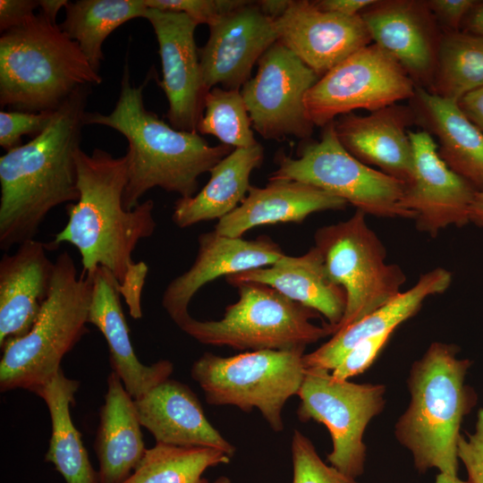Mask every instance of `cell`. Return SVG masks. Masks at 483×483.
<instances>
[{
	"label": "cell",
	"mask_w": 483,
	"mask_h": 483,
	"mask_svg": "<svg viewBox=\"0 0 483 483\" xmlns=\"http://www.w3.org/2000/svg\"><path fill=\"white\" fill-rule=\"evenodd\" d=\"M75 162L80 198L66 205L68 221L47 243V249L70 243L80 252L82 272L93 275L98 267L106 268L117 281L130 315L139 319L148 267L143 261L134 262L132 253L140 240L155 232L154 202L145 200L132 210L123 207L126 155L114 157L101 148L89 155L80 148Z\"/></svg>",
	"instance_id": "1"
},
{
	"label": "cell",
	"mask_w": 483,
	"mask_h": 483,
	"mask_svg": "<svg viewBox=\"0 0 483 483\" xmlns=\"http://www.w3.org/2000/svg\"><path fill=\"white\" fill-rule=\"evenodd\" d=\"M90 89L78 88L41 133L0 157L2 250L35 239L53 208L79 199L75 154Z\"/></svg>",
	"instance_id": "2"
},
{
	"label": "cell",
	"mask_w": 483,
	"mask_h": 483,
	"mask_svg": "<svg viewBox=\"0 0 483 483\" xmlns=\"http://www.w3.org/2000/svg\"><path fill=\"white\" fill-rule=\"evenodd\" d=\"M145 85L146 81L139 87L131 83L126 62L113 111L84 114V125L112 128L128 140V182L123 197L126 210L135 208L142 196L155 187L181 198L193 197L199 177L234 149L225 144L210 146L199 133L176 130L165 123L145 107Z\"/></svg>",
	"instance_id": "3"
},
{
	"label": "cell",
	"mask_w": 483,
	"mask_h": 483,
	"mask_svg": "<svg viewBox=\"0 0 483 483\" xmlns=\"http://www.w3.org/2000/svg\"><path fill=\"white\" fill-rule=\"evenodd\" d=\"M459 347L432 343L411 367L408 387L411 402L395 424V436L413 456L419 472L436 468L457 476L460 428L478 396L465 383L471 361L459 359Z\"/></svg>",
	"instance_id": "4"
},
{
	"label": "cell",
	"mask_w": 483,
	"mask_h": 483,
	"mask_svg": "<svg viewBox=\"0 0 483 483\" xmlns=\"http://www.w3.org/2000/svg\"><path fill=\"white\" fill-rule=\"evenodd\" d=\"M101 82L78 43L41 13L2 33V107L55 111L78 88Z\"/></svg>",
	"instance_id": "5"
},
{
	"label": "cell",
	"mask_w": 483,
	"mask_h": 483,
	"mask_svg": "<svg viewBox=\"0 0 483 483\" xmlns=\"http://www.w3.org/2000/svg\"><path fill=\"white\" fill-rule=\"evenodd\" d=\"M93 275H79L67 251L55 260L49 292L29 332L5 342L1 349L0 391L31 393L52 379L61 361L86 335Z\"/></svg>",
	"instance_id": "6"
},
{
	"label": "cell",
	"mask_w": 483,
	"mask_h": 483,
	"mask_svg": "<svg viewBox=\"0 0 483 483\" xmlns=\"http://www.w3.org/2000/svg\"><path fill=\"white\" fill-rule=\"evenodd\" d=\"M239 299L225 308L219 320L190 317L179 327L198 342L241 351L292 350L333 335L327 323L314 325L320 315L275 289L258 283L234 284Z\"/></svg>",
	"instance_id": "7"
},
{
	"label": "cell",
	"mask_w": 483,
	"mask_h": 483,
	"mask_svg": "<svg viewBox=\"0 0 483 483\" xmlns=\"http://www.w3.org/2000/svg\"><path fill=\"white\" fill-rule=\"evenodd\" d=\"M305 348L261 350L222 357L205 352L191 376L213 405H233L250 412L258 409L270 428L284 429L282 411L298 394L305 375Z\"/></svg>",
	"instance_id": "8"
},
{
	"label": "cell",
	"mask_w": 483,
	"mask_h": 483,
	"mask_svg": "<svg viewBox=\"0 0 483 483\" xmlns=\"http://www.w3.org/2000/svg\"><path fill=\"white\" fill-rule=\"evenodd\" d=\"M359 209L347 220L317 230L315 246L329 279L346 294L344 315L335 333L380 308L402 292L406 275L386 262V250Z\"/></svg>",
	"instance_id": "9"
},
{
	"label": "cell",
	"mask_w": 483,
	"mask_h": 483,
	"mask_svg": "<svg viewBox=\"0 0 483 483\" xmlns=\"http://www.w3.org/2000/svg\"><path fill=\"white\" fill-rule=\"evenodd\" d=\"M275 162L278 167L269 179L310 184L366 215L412 219L402 206L407 184L350 154L338 140L333 122L324 127L319 141L301 148L299 157L278 153Z\"/></svg>",
	"instance_id": "10"
},
{
	"label": "cell",
	"mask_w": 483,
	"mask_h": 483,
	"mask_svg": "<svg viewBox=\"0 0 483 483\" xmlns=\"http://www.w3.org/2000/svg\"><path fill=\"white\" fill-rule=\"evenodd\" d=\"M385 392L384 385L355 384L335 379L329 370L305 369L297 394L301 398L297 417L301 422L315 420L327 428L333 442L327 462L351 478L364 471L363 434L384 409Z\"/></svg>",
	"instance_id": "11"
},
{
	"label": "cell",
	"mask_w": 483,
	"mask_h": 483,
	"mask_svg": "<svg viewBox=\"0 0 483 483\" xmlns=\"http://www.w3.org/2000/svg\"><path fill=\"white\" fill-rule=\"evenodd\" d=\"M416 88L401 64L371 43L321 76L304 105L311 123L325 127L357 109L373 112L412 98Z\"/></svg>",
	"instance_id": "12"
},
{
	"label": "cell",
	"mask_w": 483,
	"mask_h": 483,
	"mask_svg": "<svg viewBox=\"0 0 483 483\" xmlns=\"http://www.w3.org/2000/svg\"><path fill=\"white\" fill-rule=\"evenodd\" d=\"M258 64L241 89L252 128L266 140L310 137L304 98L319 76L278 40Z\"/></svg>",
	"instance_id": "13"
},
{
	"label": "cell",
	"mask_w": 483,
	"mask_h": 483,
	"mask_svg": "<svg viewBox=\"0 0 483 483\" xmlns=\"http://www.w3.org/2000/svg\"><path fill=\"white\" fill-rule=\"evenodd\" d=\"M143 18L158 42L162 80L168 101L166 117L176 130L197 132L204 109V87L194 32L198 24L182 13L147 8Z\"/></svg>",
	"instance_id": "14"
},
{
	"label": "cell",
	"mask_w": 483,
	"mask_h": 483,
	"mask_svg": "<svg viewBox=\"0 0 483 483\" xmlns=\"http://www.w3.org/2000/svg\"><path fill=\"white\" fill-rule=\"evenodd\" d=\"M372 43L430 90L443 30L423 0H376L360 13Z\"/></svg>",
	"instance_id": "15"
},
{
	"label": "cell",
	"mask_w": 483,
	"mask_h": 483,
	"mask_svg": "<svg viewBox=\"0 0 483 483\" xmlns=\"http://www.w3.org/2000/svg\"><path fill=\"white\" fill-rule=\"evenodd\" d=\"M410 138L413 173L402 206L411 214L417 229L436 237L448 226L468 225L477 191L446 165L428 131H410Z\"/></svg>",
	"instance_id": "16"
},
{
	"label": "cell",
	"mask_w": 483,
	"mask_h": 483,
	"mask_svg": "<svg viewBox=\"0 0 483 483\" xmlns=\"http://www.w3.org/2000/svg\"><path fill=\"white\" fill-rule=\"evenodd\" d=\"M278 40L275 20L266 16L256 1H246L209 26L207 43L199 49L205 89L216 85L240 89L250 79L254 64Z\"/></svg>",
	"instance_id": "17"
},
{
	"label": "cell",
	"mask_w": 483,
	"mask_h": 483,
	"mask_svg": "<svg viewBox=\"0 0 483 483\" xmlns=\"http://www.w3.org/2000/svg\"><path fill=\"white\" fill-rule=\"evenodd\" d=\"M198 244L191 267L174 277L162 295L163 308L178 326L191 317L188 306L202 286L220 276L271 266L284 254L276 242L264 235L245 240L213 230L201 233Z\"/></svg>",
	"instance_id": "18"
},
{
	"label": "cell",
	"mask_w": 483,
	"mask_h": 483,
	"mask_svg": "<svg viewBox=\"0 0 483 483\" xmlns=\"http://www.w3.org/2000/svg\"><path fill=\"white\" fill-rule=\"evenodd\" d=\"M278 41L319 78L357 50L372 43L360 16L318 9L313 1L292 0L275 20Z\"/></svg>",
	"instance_id": "19"
},
{
	"label": "cell",
	"mask_w": 483,
	"mask_h": 483,
	"mask_svg": "<svg viewBox=\"0 0 483 483\" xmlns=\"http://www.w3.org/2000/svg\"><path fill=\"white\" fill-rule=\"evenodd\" d=\"M416 120L412 107L394 104L367 115L346 114L333 123L338 140L350 154L409 185L413 149L408 127Z\"/></svg>",
	"instance_id": "20"
},
{
	"label": "cell",
	"mask_w": 483,
	"mask_h": 483,
	"mask_svg": "<svg viewBox=\"0 0 483 483\" xmlns=\"http://www.w3.org/2000/svg\"><path fill=\"white\" fill-rule=\"evenodd\" d=\"M137 416L157 443L183 447H209L229 456L235 447L207 419L194 392L167 378L134 399Z\"/></svg>",
	"instance_id": "21"
},
{
	"label": "cell",
	"mask_w": 483,
	"mask_h": 483,
	"mask_svg": "<svg viewBox=\"0 0 483 483\" xmlns=\"http://www.w3.org/2000/svg\"><path fill=\"white\" fill-rule=\"evenodd\" d=\"M47 243L35 239L18 245L0 260V347L26 335L50 290L55 261Z\"/></svg>",
	"instance_id": "22"
},
{
	"label": "cell",
	"mask_w": 483,
	"mask_h": 483,
	"mask_svg": "<svg viewBox=\"0 0 483 483\" xmlns=\"http://www.w3.org/2000/svg\"><path fill=\"white\" fill-rule=\"evenodd\" d=\"M121 294L114 276L98 267L94 274L88 322L95 326L106 340L112 371L122 380L133 399L169 378L174 365L161 360L149 366L137 358L121 304Z\"/></svg>",
	"instance_id": "23"
},
{
	"label": "cell",
	"mask_w": 483,
	"mask_h": 483,
	"mask_svg": "<svg viewBox=\"0 0 483 483\" xmlns=\"http://www.w3.org/2000/svg\"><path fill=\"white\" fill-rule=\"evenodd\" d=\"M347 202L308 183L269 179L263 188L250 186L248 195L231 213L221 218L215 231L242 237L248 230L276 223H301L324 210L343 209Z\"/></svg>",
	"instance_id": "24"
},
{
	"label": "cell",
	"mask_w": 483,
	"mask_h": 483,
	"mask_svg": "<svg viewBox=\"0 0 483 483\" xmlns=\"http://www.w3.org/2000/svg\"><path fill=\"white\" fill-rule=\"evenodd\" d=\"M229 284L251 282L268 285L287 298L322 314L335 327L346 309L343 289L328 277L321 253L316 246L298 257L284 254L271 266L225 277Z\"/></svg>",
	"instance_id": "25"
},
{
	"label": "cell",
	"mask_w": 483,
	"mask_h": 483,
	"mask_svg": "<svg viewBox=\"0 0 483 483\" xmlns=\"http://www.w3.org/2000/svg\"><path fill=\"white\" fill-rule=\"evenodd\" d=\"M452 280V273L444 267H436L422 274L410 289L401 292L360 320L338 330L314 352L304 354L305 369H335L358 343L386 332H394L419 310L427 298L445 292Z\"/></svg>",
	"instance_id": "26"
},
{
	"label": "cell",
	"mask_w": 483,
	"mask_h": 483,
	"mask_svg": "<svg viewBox=\"0 0 483 483\" xmlns=\"http://www.w3.org/2000/svg\"><path fill=\"white\" fill-rule=\"evenodd\" d=\"M411 99L416 118L436 137L443 161L477 191H483V132L456 101L418 87Z\"/></svg>",
	"instance_id": "27"
},
{
	"label": "cell",
	"mask_w": 483,
	"mask_h": 483,
	"mask_svg": "<svg viewBox=\"0 0 483 483\" xmlns=\"http://www.w3.org/2000/svg\"><path fill=\"white\" fill-rule=\"evenodd\" d=\"M94 449L99 483H122L143 458L145 448L134 404L121 378L111 371L100 409Z\"/></svg>",
	"instance_id": "28"
},
{
	"label": "cell",
	"mask_w": 483,
	"mask_h": 483,
	"mask_svg": "<svg viewBox=\"0 0 483 483\" xmlns=\"http://www.w3.org/2000/svg\"><path fill=\"white\" fill-rule=\"evenodd\" d=\"M263 147L234 148L209 171L208 183L193 197L180 198L174 206L172 220L180 228L202 221L221 219L245 199L251 172L263 162Z\"/></svg>",
	"instance_id": "29"
},
{
	"label": "cell",
	"mask_w": 483,
	"mask_h": 483,
	"mask_svg": "<svg viewBox=\"0 0 483 483\" xmlns=\"http://www.w3.org/2000/svg\"><path fill=\"white\" fill-rule=\"evenodd\" d=\"M79 386L80 382L65 377L61 369L34 391L45 402L51 418L52 433L45 461L54 465L66 483H99L97 471L71 417V405Z\"/></svg>",
	"instance_id": "30"
},
{
	"label": "cell",
	"mask_w": 483,
	"mask_h": 483,
	"mask_svg": "<svg viewBox=\"0 0 483 483\" xmlns=\"http://www.w3.org/2000/svg\"><path fill=\"white\" fill-rule=\"evenodd\" d=\"M60 29L73 41L94 71L98 72L104 59L102 46L106 38L124 22L143 18L144 0L69 1Z\"/></svg>",
	"instance_id": "31"
},
{
	"label": "cell",
	"mask_w": 483,
	"mask_h": 483,
	"mask_svg": "<svg viewBox=\"0 0 483 483\" xmlns=\"http://www.w3.org/2000/svg\"><path fill=\"white\" fill-rule=\"evenodd\" d=\"M483 86V37L443 31L431 93L458 102Z\"/></svg>",
	"instance_id": "32"
},
{
	"label": "cell",
	"mask_w": 483,
	"mask_h": 483,
	"mask_svg": "<svg viewBox=\"0 0 483 483\" xmlns=\"http://www.w3.org/2000/svg\"><path fill=\"white\" fill-rule=\"evenodd\" d=\"M230 461L231 456L216 448L157 443L122 483H208L204 472Z\"/></svg>",
	"instance_id": "33"
},
{
	"label": "cell",
	"mask_w": 483,
	"mask_h": 483,
	"mask_svg": "<svg viewBox=\"0 0 483 483\" xmlns=\"http://www.w3.org/2000/svg\"><path fill=\"white\" fill-rule=\"evenodd\" d=\"M197 132L213 135L233 148L258 143L241 89L216 87L208 90Z\"/></svg>",
	"instance_id": "34"
},
{
	"label": "cell",
	"mask_w": 483,
	"mask_h": 483,
	"mask_svg": "<svg viewBox=\"0 0 483 483\" xmlns=\"http://www.w3.org/2000/svg\"><path fill=\"white\" fill-rule=\"evenodd\" d=\"M291 451L292 483H358L355 479L326 464L312 442L297 429L292 435Z\"/></svg>",
	"instance_id": "35"
},
{
	"label": "cell",
	"mask_w": 483,
	"mask_h": 483,
	"mask_svg": "<svg viewBox=\"0 0 483 483\" xmlns=\"http://www.w3.org/2000/svg\"><path fill=\"white\" fill-rule=\"evenodd\" d=\"M245 0H144L147 8L182 13L198 25L208 27L244 4Z\"/></svg>",
	"instance_id": "36"
},
{
	"label": "cell",
	"mask_w": 483,
	"mask_h": 483,
	"mask_svg": "<svg viewBox=\"0 0 483 483\" xmlns=\"http://www.w3.org/2000/svg\"><path fill=\"white\" fill-rule=\"evenodd\" d=\"M55 111L39 113L11 110L0 112V146L6 151L21 145V136H37L51 123Z\"/></svg>",
	"instance_id": "37"
},
{
	"label": "cell",
	"mask_w": 483,
	"mask_h": 483,
	"mask_svg": "<svg viewBox=\"0 0 483 483\" xmlns=\"http://www.w3.org/2000/svg\"><path fill=\"white\" fill-rule=\"evenodd\" d=\"M394 332H386L358 343L333 369L332 376L338 380L364 372L376 360Z\"/></svg>",
	"instance_id": "38"
},
{
	"label": "cell",
	"mask_w": 483,
	"mask_h": 483,
	"mask_svg": "<svg viewBox=\"0 0 483 483\" xmlns=\"http://www.w3.org/2000/svg\"><path fill=\"white\" fill-rule=\"evenodd\" d=\"M457 454L466 468L467 483H483V408L478 411L475 431L467 433V438L461 435Z\"/></svg>",
	"instance_id": "39"
},
{
	"label": "cell",
	"mask_w": 483,
	"mask_h": 483,
	"mask_svg": "<svg viewBox=\"0 0 483 483\" xmlns=\"http://www.w3.org/2000/svg\"><path fill=\"white\" fill-rule=\"evenodd\" d=\"M477 0H426L443 31L461 30L462 22Z\"/></svg>",
	"instance_id": "40"
},
{
	"label": "cell",
	"mask_w": 483,
	"mask_h": 483,
	"mask_svg": "<svg viewBox=\"0 0 483 483\" xmlns=\"http://www.w3.org/2000/svg\"><path fill=\"white\" fill-rule=\"evenodd\" d=\"M39 0H1L0 30L2 33L19 26L35 15Z\"/></svg>",
	"instance_id": "41"
},
{
	"label": "cell",
	"mask_w": 483,
	"mask_h": 483,
	"mask_svg": "<svg viewBox=\"0 0 483 483\" xmlns=\"http://www.w3.org/2000/svg\"><path fill=\"white\" fill-rule=\"evenodd\" d=\"M376 0H317L315 5L325 12L344 16H356Z\"/></svg>",
	"instance_id": "42"
},
{
	"label": "cell",
	"mask_w": 483,
	"mask_h": 483,
	"mask_svg": "<svg viewBox=\"0 0 483 483\" xmlns=\"http://www.w3.org/2000/svg\"><path fill=\"white\" fill-rule=\"evenodd\" d=\"M457 103L464 114L483 132V86L468 93Z\"/></svg>",
	"instance_id": "43"
},
{
	"label": "cell",
	"mask_w": 483,
	"mask_h": 483,
	"mask_svg": "<svg viewBox=\"0 0 483 483\" xmlns=\"http://www.w3.org/2000/svg\"><path fill=\"white\" fill-rule=\"evenodd\" d=\"M461 30L483 37V1H477L465 17Z\"/></svg>",
	"instance_id": "44"
},
{
	"label": "cell",
	"mask_w": 483,
	"mask_h": 483,
	"mask_svg": "<svg viewBox=\"0 0 483 483\" xmlns=\"http://www.w3.org/2000/svg\"><path fill=\"white\" fill-rule=\"evenodd\" d=\"M292 1V0H291ZM290 0L256 1L260 11L267 17L276 20L283 16L291 4Z\"/></svg>",
	"instance_id": "45"
},
{
	"label": "cell",
	"mask_w": 483,
	"mask_h": 483,
	"mask_svg": "<svg viewBox=\"0 0 483 483\" xmlns=\"http://www.w3.org/2000/svg\"><path fill=\"white\" fill-rule=\"evenodd\" d=\"M67 0H39L41 14L50 21L56 23V15L62 7H65Z\"/></svg>",
	"instance_id": "46"
},
{
	"label": "cell",
	"mask_w": 483,
	"mask_h": 483,
	"mask_svg": "<svg viewBox=\"0 0 483 483\" xmlns=\"http://www.w3.org/2000/svg\"><path fill=\"white\" fill-rule=\"evenodd\" d=\"M470 223L483 228V191H477L469 211Z\"/></svg>",
	"instance_id": "47"
},
{
	"label": "cell",
	"mask_w": 483,
	"mask_h": 483,
	"mask_svg": "<svg viewBox=\"0 0 483 483\" xmlns=\"http://www.w3.org/2000/svg\"><path fill=\"white\" fill-rule=\"evenodd\" d=\"M436 483H467V481L462 480L458 476H451L446 473L440 472L437 474Z\"/></svg>",
	"instance_id": "48"
},
{
	"label": "cell",
	"mask_w": 483,
	"mask_h": 483,
	"mask_svg": "<svg viewBox=\"0 0 483 483\" xmlns=\"http://www.w3.org/2000/svg\"><path fill=\"white\" fill-rule=\"evenodd\" d=\"M213 483H231V480L225 476H221L217 478Z\"/></svg>",
	"instance_id": "49"
}]
</instances>
